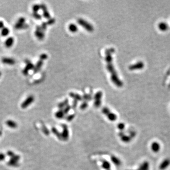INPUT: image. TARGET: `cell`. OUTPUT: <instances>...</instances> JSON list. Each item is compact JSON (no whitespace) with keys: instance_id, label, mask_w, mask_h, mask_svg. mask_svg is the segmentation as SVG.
<instances>
[{"instance_id":"13","label":"cell","mask_w":170,"mask_h":170,"mask_svg":"<svg viewBox=\"0 0 170 170\" xmlns=\"http://www.w3.org/2000/svg\"><path fill=\"white\" fill-rule=\"evenodd\" d=\"M29 27L28 25L27 24H20L17 22L14 25V27L16 29H24L28 28Z\"/></svg>"},{"instance_id":"23","label":"cell","mask_w":170,"mask_h":170,"mask_svg":"<svg viewBox=\"0 0 170 170\" xmlns=\"http://www.w3.org/2000/svg\"><path fill=\"white\" fill-rule=\"evenodd\" d=\"M55 20L54 18H51L50 19H48L47 21L46 22L47 25H53L55 23Z\"/></svg>"},{"instance_id":"4","label":"cell","mask_w":170,"mask_h":170,"mask_svg":"<svg viewBox=\"0 0 170 170\" xmlns=\"http://www.w3.org/2000/svg\"><path fill=\"white\" fill-rule=\"evenodd\" d=\"M26 65L24 68V69L22 70V73L23 75L25 76L28 75L29 70H33L35 66L29 60H28V61H26Z\"/></svg>"},{"instance_id":"30","label":"cell","mask_w":170,"mask_h":170,"mask_svg":"<svg viewBox=\"0 0 170 170\" xmlns=\"http://www.w3.org/2000/svg\"><path fill=\"white\" fill-rule=\"evenodd\" d=\"M1 71H0V76H1Z\"/></svg>"},{"instance_id":"27","label":"cell","mask_w":170,"mask_h":170,"mask_svg":"<svg viewBox=\"0 0 170 170\" xmlns=\"http://www.w3.org/2000/svg\"><path fill=\"white\" fill-rule=\"evenodd\" d=\"M7 155L10 156L11 158H12V157H13L15 154L12 152V151H9L7 152Z\"/></svg>"},{"instance_id":"19","label":"cell","mask_w":170,"mask_h":170,"mask_svg":"<svg viewBox=\"0 0 170 170\" xmlns=\"http://www.w3.org/2000/svg\"><path fill=\"white\" fill-rule=\"evenodd\" d=\"M8 165L11 167H18L19 165V164L18 162L11 159L8 162Z\"/></svg>"},{"instance_id":"5","label":"cell","mask_w":170,"mask_h":170,"mask_svg":"<svg viewBox=\"0 0 170 170\" xmlns=\"http://www.w3.org/2000/svg\"><path fill=\"white\" fill-rule=\"evenodd\" d=\"M145 66V64L142 61H139L136 64L131 65L129 66L128 69L130 70H135L142 69Z\"/></svg>"},{"instance_id":"20","label":"cell","mask_w":170,"mask_h":170,"mask_svg":"<svg viewBox=\"0 0 170 170\" xmlns=\"http://www.w3.org/2000/svg\"><path fill=\"white\" fill-rule=\"evenodd\" d=\"M41 9L40 5L36 4H34L32 7V10L33 12H38V11Z\"/></svg>"},{"instance_id":"12","label":"cell","mask_w":170,"mask_h":170,"mask_svg":"<svg viewBox=\"0 0 170 170\" xmlns=\"http://www.w3.org/2000/svg\"><path fill=\"white\" fill-rule=\"evenodd\" d=\"M14 42V39L13 37H9L8 38L6 39L5 40L4 44L5 46L7 48H10L11 47Z\"/></svg>"},{"instance_id":"29","label":"cell","mask_w":170,"mask_h":170,"mask_svg":"<svg viewBox=\"0 0 170 170\" xmlns=\"http://www.w3.org/2000/svg\"><path fill=\"white\" fill-rule=\"evenodd\" d=\"M4 22L2 21H0V29H2V28H3L4 27Z\"/></svg>"},{"instance_id":"3","label":"cell","mask_w":170,"mask_h":170,"mask_svg":"<svg viewBox=\"0 0 170 170\" xmlns=\"http://www.w3.org/2000/svg\"><path fill=\"white\" fill-rule=\"evenodd\" d=\"M35 100V98L33 96H29L21 104V107L22 109H26Z\"/></svg>"},{"instance_id":"22","label":"cell","mask_w":170,"mask_h":170,"mask_svg":"<svg viewBox=\"0 0 170 170\" xmlns=\"http://www.w3.org/2000/svg\"><path fill=\"white\" fill-rule=\"evenodd\" d=\"M32 15L33 17L37 20H41L42 19V16L38 12H33Z\"/></svg>"},{"instance_id":"25","label":"cell","mask_w":170,"mask_h":170,"mask_svg":"<svg viewBox=\"0 0 170 170\" xmlns=\"http://www.w3.org/2000/svg\"><path fill=\"white\" fill-rule=\"evenodd\" d=\"M40 26L43 32L45 31L47 29V24L46 22H43Z\"/></svg>"},{"instance_id":"8","label":"cell","mask_w":170,"mask_h":170,"mask_svg":"<svg viewBox=\"0 0 170 170\" xmlns=\"http://www.w3.org/2000/svg\"><path fill=\"white\" fill-rule=\"evenodd\" d=\"M158 27L160 31L165 32L168 29L169 26L168 24L165 22H160L158 24Z\"/></svg>"},{"instance_id":"26","label":"cell","mask_w":170,"mask_h":170,"mask_svg":"<svg viewBox=\"0 0 170 170\" xmlns=\"http://www.w3.org/2000/svg\"><path fill=\"white\" fill-rule=\"evenodd\" d=\"M25 22H26L25 18L24 17H21L18 19L17 22L20 24H25Z\"/></svg>"},{"instance_id":"11","label":"cell","mask_w":170,"mask_h":170,"mask_svg":"<svg viewBox=\"0 0 170 170\" xmlns=\"http://www.w3.org/2000/svg\"><path fill=\"white\" fill-rule=\"evenodd\" d=\"M170 165V159L169 158L165 159L160 165V169L161 170H165Z\"/></svg>"},{"instance_id":"10","label":"cell","mask_w":170,"mask_h":170,"mask_svg":"<svg viewBox=\"0 0 170 170\" xmlns=\"http://www.w3.org/2000/svg\"><path fill=\"white\" fill-rule=\"evenodd\" d=\"M1 62L3 64L10 65H13L16 63L14 59L8 57H4L2 58Z\"/></svg>"},{"instance_id":"1","label":"cell","mask_w":170,"mask_h":170,"mask_svg":"<svg viewBox=\"0 0 170 170\" xmlns=\"http://www.w3.org/2000/svg\"><path fill=\"white\" fill-rule=\"evenodd\" d=\"M115 52L114 48H111L106 49L105 52L106 57L105 60L107 63V69L111 74V80L114 85L119 87L122 86L123 82L120 80L118 76V74L114 69V66L112 64V54Z\"/></svg>"},{"instance_id":"18","label":"cell","mask_w":170,"mask_h":170,"mask_svg":"<svg viewBox=\"0 0 170 170\" xmlns=\"http://www.w3.org/2000/svg\"><path fill=\"white\" fill-rule=\"evenodd\" d=\"M10 33V29L7 27H4L1 29V35L3 37H6L8 36Z\"/></svg>"},{"instance_id":"14","label":"cell","mask_w":170,"mask_h":170,"mask_svg":"<svg viewBox=\"0 0 170 170\" xmlns=\"http://www.w3.org/2000/svg\"><path fill=\"white\" fill-rule=\"evenodd\" d=\"M151 149L154 152L157 153L159 151L160 149V145L158 143L156 142H154L152 144Z\"/></svg>"},{"instance_id":"31","label":"cell","mask_w":170,"mask_h":170,"mask_svg":"<svg viewBox=\"0 0 170 170\" xmlns=\"http://www.w3.org/2000/svg\"><path fill=\"white\" fill-rule=\"evenodd\" d=\"M1 132L0 131V136L1 135Z\"/></svg>"},{"instance_id":"15","label":"cell","mask_w":170,"mask_h":170,"mask_svg":"<svg viewBox=\"0 0 170 170\" xmlns=\"http://www.w3.org/2000/svg\"><path fill=\"white\" fill-rule=\"evenodd\" d=\"M102 93L101 91L97 92L95 95V99L96 100L95 104L96 106H99L100 104V98L102 96Z\"/></svg>"},{"instance_id":"7","label":"cell","mask_w":170,"mask_h":170,"mask_svg":"<svg viewBox=\"0 0 170 170\" xmlns=\"http://www.w3.org/2000/svg\"><path fill=\"white\" fill-rule=\"evenodd\" d=\"M40 7H41V9L42 10V15H43V17L46 19H48V20L50 19L51 18V15H50V13L48 11V10H47L46 5L42 3L40 5Z\"/></svg>"},{"instance_id":"6","label":"cell","mask_w":170,"mask_h":170,"mask_svg":"<svg viewBox=\"0 0 170 170\" xmlns=\"http://www.w3.org/2000/svg\"><path fill=\"white\" fill-rule=\"evenodd\" d=\"M35 36L40 40H42L44 37V33L41 28L40 26H37L36 27V30L35 32Z\"/></svg>"},{"instance_id":"16","label":"cell","mask_w":170,"mask_h":170,"mask_svg":"<svg viewBox=\"0 0 170 170\" xmlns=\"http://www.w3.org/2000/svg\"><path fill=\"white\" fill-rule=\"evenodd\" d=\"M6 124L9 127L12 128H15L18 126V124L16 123V122L12 120L7 121V122H6Z\"/></svg>"},{"instance_id":"17","label":"cell","mask_w":170,"mask_h":170,"mask_svg":"<svg viewBox=\"0 0 170 170\" xmlns=\"http://www.w3.org/2000/svg\"><path fill=\"white\" fill-rule=\"evenodd\" d=\"M69 29L72 33H76L78 31V28L75 24H70L69 26Z\"/></svg>"},{"instance_id":"9","label":"cell","mask_w":170,"mask_h":170,"mask_svg":"<svg viewBox=\"0 0 170 170\" xmlns=\"http://www.w3.org/2000/svg\"><path fill=\"white\" fill-rule=\"evenodd\" d=\"M43 64V61H42V60H39V61H37L36 64L34 66V68L33 69V73L34 74H36L40 71V70L41 69L42 67Z\"/></svg>"},{"instance_id":"24","label":"cell","mask_w":170,"mask_h":170,"mask_svg":"<svg viewBox=\"0 0 170 170\" xmlns=\"http://www.w3.org/2000/svg\"><path fill=\"white\" fill-rule=\"evenodd\" d=\"M48 58V55L46 53H42L39 56V60L42 61L46 60Z\"/></svg>"},{"instance_id":"21","label":"cell","mask_w":170,"mask_h":170,"mask_svg":"<svg viewBox=\"0 0 170 170\" xmlns=\"http://www.w3.org/2000/svg\"><path fill=\"white\" fill-rule=\"evenodd\" d=\"M69 96L72 97H73L76 99L79 100H81V97L79 95L77 94H75L74 93H70L69 94Z\"/></svg>"},{"instance_id":"2","label":"cell","mask_w":170,"mask_h":170,"mask_svg":"<svg viewBox=\"0 0 170 170\" xmlns=\"http://www.w3.org/2000/svg\"><path fill=\"white\" fill-rule=\"evenodd\" d=\"M78 23L79 25L84 28L86 31L89 32H92L94 31V27L93 26L88 22L85 21L84 19H79L78 20Z\"/></svg>"},{"instance_id":"28","label":"cell","mask_w":170,"mask_h":170,"mask_svg":"<svg viewBox=\"0 0 170 170\" xmlns=\"http://www.w3.org/2000/svg\"><path fill=\"white\" fill-rule=\"evenodd\" d=\"M6 155L3 153H0V161H2L5 159Z\"/></svg>"}]
</instances>
